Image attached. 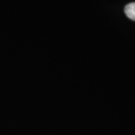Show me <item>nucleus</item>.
Segmentation results:
<instances>
[{
    "mask_svg": "<svg viewBox=\"0 0 135 135\" xmlns=\"http://www.w3.org/2000/svg\"><path fill=\"white\" fill-rule=\"evenodd\" d=\"M125 14L128 18L135 21V2L129 3L125 6Z\"/></svg>",
    "mask_w": 135,
    "mask_h": 135,
    "instance_id": "f257e3e1",
    "label": "nucleus"
}]
</instances>
